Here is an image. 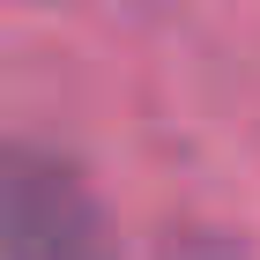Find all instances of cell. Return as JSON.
<instances>
[{
    "instance_id": "6da1fadb",
    "label": "cell",
    "mask_w": 260,
    "mask_h": 260,
    "mask_svg": "<svg viewBox=\"0 0 260 260\" xmlns=\"http://www.w3.org/2000/svg\"><path fill=\"white\" fill-rule=\"evenodd\" d=\"M0 260H112L89 186L30 141H0Z\"/></svg>"
}]
</instances>
